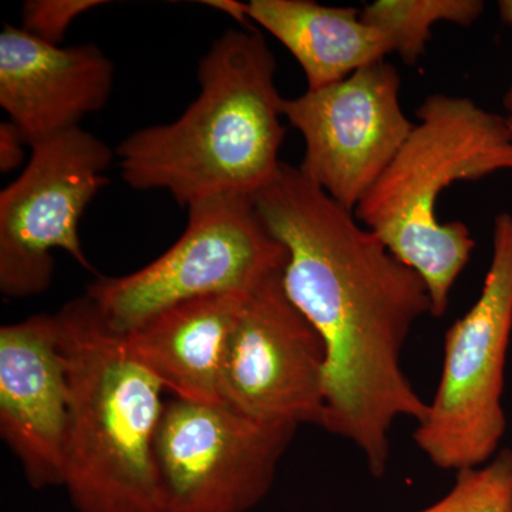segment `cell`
<instances>
[{
    "label": "cell",
    "mask_w": 512,
    "mask_h": 512,
    "mask_svg": "<svg viewBox=\"0 0 512 512\" xmlns=\"http://www.w3.org/2000/svg\"><path fill=\"white\" fill-rule=\"evenodd\" d=\"M254 204L288 252L286 295L325 343V430L355 444L370 474L384 477L394 423H420L429 409L402 366L410 330L431 315L429 289L295 165L282 163Z\"/></svg>",
    "instance_id": "6da1fadb"
},
{
    "label": "cell",
    "mask_w": 512,
    "mask_h": 512,
    "mask_svg": "<svg viewBox=\"0 0 512 512\" xmlns=\"http://www.w3.org/2000/svg\"><path fill=\"white\" fill-rule=\"evenodd\" d=\"M275 72L261 32L222 33L198 64L197 99L177 120L134 131L117 147L124 183L170 192L185 208L225 195L254 198L282 164Z\"/></svg>",
    "instance_id": "7a4b0ae2"
},
{
    "label": "cell",
    "mask_w": 512,
    "mask_h": 512,
    "mask_svg": "<svg viewBox=\"0 0 512 512\" xmlns=\"http://www.w3.org/2000/svg\"><path fill=\"white\" fill-rule=\"evenodd\" d=\"M70 379L63 487L79 512H164V387L84 296L56 313Z\"/></svg>",
    "instance_id": "3957f363"
},
{
    "label": "cell",
    "mask_w": 512,
    "mask_h": 512,
    "mask_svg": "<svg viewBox=\"0 0 512 512\" xmlns=\"http://www.w3.org/2000/svg\"><path fill=\"white\" fill-rule=\"evenodd\" d=\"M416 116L419 123L355 215L423 278L431 315L441 318L476 241L463 222L437 217V201L457 181L512 171V126L510 117L447 94L426 97Z\"/></svg>",
    "instance_id": "277c9868"
},
{
    "label": "cell",
    "mask_w": 512,
    "mask_h": 512,
    "mask_svg": "<svg viewBox=\"0 0 512 512\" xmlns=\"http://www.w3.org/2000/svg\"><path fill=\"white\" fill-rule=\"evenodd\" d=\"M187 210L183 235L156 261L130 275L100 276L87 288L94 311L117 335L181 303L252 292L284 272L288 252L252 198L225 195Z\"/></svg>",
    "instance_id": "5b68a950"
},
{
    "label": "cell",
    "mask_w": 512,
    "mask_h": 512,
    "mask_svg": "<svg viewBox=\"0 0 512 512\" xmlns=\"http://www.w3.org/2000/svg\"><path fill=\"white\" fill-rule=\"evenodd\" d=\"M512 333V215L494 222L493 258L477 302L447 330L439 386L413 440L441 470L483 466L507 430L505 363Z\"/></svg>",
    "instance_id": "8992f818"
},
{
    "label": "cell",
    "mask_w": 512,
    "mask_h": 512,
    "mask_svg": "<svg viewBox=\"0 0 512 512\" xmlns=\"http://www.w3.org/2000/svg\"><path fill=\"white\" fill-rule=\"evenodd\" d=\"M22 174L0 192V291L28 298L52 284L56 249L93 272L79 227L84 212L109 183L114 153L82 127L30 147Z\"/></svg>",
    "instance_id": "52a82bcc"
},
{
    "label": "cell",
    "mask_w": 512,
    "mask_h": 512,
    "mask_svg": "<svg viewBox=\"0 0 512 512\" xmlns=\"http://www.w3.org/2000/svg\"><path fill=\"white\" fill-rule=\"evenodd\" d=\"M298 426L225 403L165 404L156 437L164 512H247L271 491Z\"/></svg>",
    "instance_id": "ba28073f"
},
{
    "label": "cell",
    "mask_w": 512,
    "mask_h": 512,
    "mask_svg": "<svg viewBox=\"0 0 512 512\" xmlns=\"http://www.w3.org/2000/svg\"><path fill=\"white\" fill-rule=\"evenodd\" d=\"M282 274L249 293L225 346L222 403L264 423H326V348Z\"/></svg>",
    "instance_id": "9c48e42d"
},
{
    "label": "cell",
    "mask_w": 512,
    "mask_h": 512,
    "mask_svg": "<svg viewBox=\"0 0 512 512\" xmlns=\"http://www.w3.org/2000/svg\"><path fill=\"white\" fill-rule=\"evenodd\" d=\"M400 84L396 67L382 60L282 103L285 119L305 141L302 173L350 211L413 131L400 106Z\"/></svg>",
    "instance_id": "30bf717a"
},
{
    "label": "cell",
    "mask_w": 512,
    "mask_h": 512,
    "mask_svg": "<svg viewBox=\"0 0 512 512\" xmlns=\"http://www.w3.org/2000/svg\"><path fill=\"white\" fill-rule=\"evenodd\" d=\"M70 379L57 315L0 329V433L32 487L63 484Z\"/></svg>",
    "instance_id": "8fae6325"
},
{
    "label": "cell",
    "mask_w": 512,
    "mask_h": 512,
    "mask_svg": "<svg viewBox=\"0 0 512 512\" xmlns=\"http://www.w3.org/2000/svg\"><path fill=\"white\" fill-rule=\"evenodd\" d=\"M114 66L96 45L55 46L22 28L0 33V106L29 147L106 106Z\"/></svg>",
    "instance_id": "7c38bea8"
},
{
    "label": "cell",
    "mask_w": 512,
    "mask_h": 512,
    "mask_svg": "<svg viewBox=\"0 0 512 512\" xmlns=\"http://www.w3.org/2000/svg\"><path fill=\"white\" fill-rule=\"evenodd\" d=\"M249 293L173 306L123 335L128 349L177 399L222 403L225 346Z\"/></svg>",
    "instance_id": "4fadbf2b"
},
{
    "label": "cell",
    "mask_w": 512,
    "mask_h": 512,
    "mask_svg": "<svg viewBox=\"0 0 512 512\" xmlns=\"http://www.w3.org/2000/svg\"><path fill=\"white\" fill-rule=\"evenodd\" d=\"M248 18L268 30L301 64L308 90L348 79L393 53L389 37L367 25L360 9L312 0H252Z\"/></svg>",
    "instance_id": "5bb4252c"
},
{
    "label": "cell",
    "mask_w": 512,
    "mask_h": 512,
    "mask_svg": "<svg viewBox=\"0 0 512 512\" xmlns=\"http://www.w3.org/2000/svg\"><path fill=\"white\" fill-rule=\"evenodd\" d=\"M484 10L481 0H377L360 18L389 37L393 53L406 64L419 62L436 23L470 26Z\"/></svg>",
    "instance_id": "9a60e30c"
},
{
    "label": "cell",
    "mask_w": 512,
    "mask_h": 512,
    "mask_svg": "<svg viewBox=\"0 0 512 512\" xmlns=\"http://www.w3.org/2000/svg\"><path fill=\"white\" fill-rule=\"evenodd\" d=\"M416 512H512V450L498 451L483 466L457 471L453 488Z\"/></svg>",
    "instance_id": "2e32d148"
},
{
    "label": "cell",
    "mask_w": 512,
    "mask_h": 512,
    "mask_svg": "<svg viewBox=\"0 0 512 512\" xmlns=\"http://www.w3.org/2000/svg\"><path fill=\"white\" fill-rule=\"evenodd\" d=\"M104 3L100 0H29L23 6L20 28L49 45L62 46L74 20Z\"/></svg>",
    "instance_id": "e0dca14e"
},
{
    "label": "cell",
    "mask_w": 512,
    "mask_h": 512,
    "mask_svg": "<svg viewBox=\"0 0 512 512\" xmlns=\"http://www.w3.org/2000/svg\"><path fill=\"white\" fill-rule=\"evenodd\" d=\"M28 146L19 128L6 120L0 124V170L10 173L22 165L25 147Z\"/></svg>",
    "instance_id": "ac0fdd59"
},
{
    "label": "cell",
    "mask_w": 512,
    "mask_h": 512,
    "mask_svg": "<svg viewBox=\"0 0 512 512\" xmlns=\"http://www.w3.org/2000/svg\"><path fill=\"white\" fill-rule=\"evenodd\" d=\"M205 5H210V8L220 10L225 15L231 16L239 23L247 22L248 18V3L237 2V0H212V2H205Z\"/></svg>",
    "instance_id": "d6986e66"
},
{
    "label": "cell",
    "mask_w": 512,
    "mask_h": 512,
    "mask_svg": "<svg viewBox=\"0 0 512 512\" xmlns=\"http://www.w3.org/2000/svg\"><path fill=\"white\" fill-rule=\"evenodd\" d=\"M498 9H500V15L504 22L512 26V0H501V2H498ZM503 103L505 110H507L508 113H510V117H512V84L510 90H508L507 94L504 96Z\"/></svg>",
    "instance_id": "ffe728a7"
},
{
    "label": "cell",
    "mask_w": 512,
    "mask_h": 512,
    "mask_svg": "<svg viewBox=\"0 0 512 512\" xmlns=\"http://www.w3.org/2000/svg\"><path fill=\"white\" fill-rule=\"evenodd\" d=\"M510 120H511V126H512V117H510Z\"/></svg>",
    "instance_id": "44dd1931"
}]
</instances>
